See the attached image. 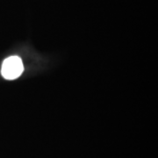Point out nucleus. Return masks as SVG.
<instances>
[{"label": "nucleus", "mask_w": 158, "mask_h": 158, "mask_svg": "<svg viewBox=\"0 0 158 158\" xmlns=\"http://www.w3.org/2000/svg\"><path fill=\"white\" fill-rule=\"evenodd\" d=\"M24 71V65L21 58L16 56L6 58L2 64L1 74L6 80L19 78Z\"/></svg>", "instance_id": "1"}]
</instances>
